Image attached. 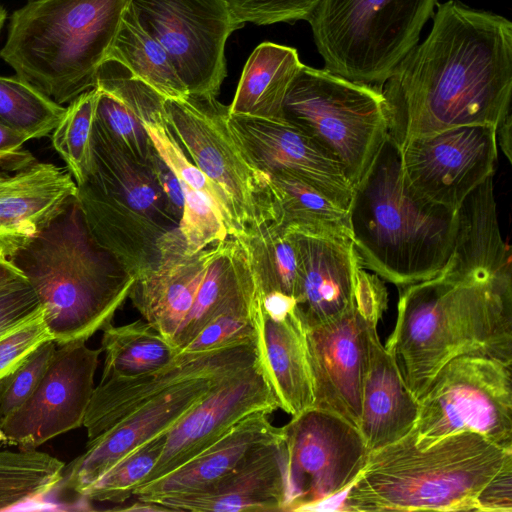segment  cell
<instances>
[{
    "instance_id": "obj_26",
    "label": "cell",
    "mask_w": 512,
    "mask_h": 512,
    "mask_svg": "<svg viewBox=\"0 0 512 512\" xmlns=\"http://www.w3.org/2000/svg\"><path fill=\"white\" fill-rule=\"evenodd\" d=\"M367 325L369 363L358 429L371 452L398 441L413 429L419 402L395 357L381 343L377 326Z\"/></svg>"
},
{
    "instance_id": "obj_4",
    "label": "cell",
    "mask_w": 512,
    "mask_h": 512,
    "mask_svg": "<svg viewBox=\"0 0 512 512\" xmlns=\"http://www.w3.org/2000/svg\"><path fill=\"white\" fill-rule=\"evenodd\" d=\"M353 188L349 220L363 268L398 287L442 271L453 248L457 210L428 200L410 186L400 147L389 134Z\"/></svg>"
},
{
    "instance_id": "obj_56",
    "label": "cell",
    "mask_w": 512,
    "mask_h": 512,
    "mask_svg": "<svg viewBox=\"0 0 512 512\" xmlns=\"http://www.w3.org/2000/svg\"><path fill=\"white\" fill-rule=\"evenodd\" d=\"M28 1H35V0H28Z\"/></svg>"
},
{
    "instance_id": "obj_43",
    "label": "cell",
    "mask_w": 512,
    "mask_h": 512,
    "mask_svg": "<svg viewBox=\"0 0 512 512\" xmlns=\"http://www.w3.org/2000/svg\"><path fill=\"white\" fill-rule=\"evenodd\" d=\"M254 313L228 311L209 321L179 353L204 352L256 340Z\"/></svg>"
},
{
    "instance_id": "obj_52",
    "label": "cell",
    "mask_w": 512,
    "mask_h": 512,
    "mask_svg": "<svg viewBox=\"0 0 512 512\" xmlns=\"http://www.w3.org/2000/svg\"><path fill=\"white\" fill-rule=\"evenodd\" d=\"M26 278L8 260L0 259V292Z\"/></svg>"
},
{
    "instance_id": "obj_45",
    "label": "cell",
    "mask_w": 512,
    "mask_h": 512,
    "mask_svg": "<svg viewBox=\"0 0 512 512\" xmlns=\"http://www.w3.org/2000/svg\"><path fill=\"white\" fill-rule=\"evenodd\" d=\"M354 302L367 324L378 325L387 308V290L378 275L370 274L360 265L355 273Z\"/></svg>"
},
{
    "instance_id": "obj_55",
    "label": "cell",
    "mask_w": 512,
    "mask_h": 512,
    "mask_svg": "<svg viewBox=\"0 0 512 512\" xmlns=\"http://www.w3.org/2000/svg\"><path fill=\"white\" fill-rule=\"evenodd\" d=\"M0 443H6V439H5L1 429H0Z\"/></svg>"
},
{
    "instance_id": "obj_37",
    "label": "cell",
    "mask_w": 512,
    "mask_h": 512,
    "mask_svg": "<svg viewBox=\"0 0 512 512\" xmlns=\"http://www.w3.org/2000/svg\"><path fill=\"white\" fill-rule=\"evenodd\" d=\"M142 122L157 153L177 178L203 194L211 202L222 218L229 236L236 238V229L225 195L185 154L166 122V114Z\"/></svg>"
},
{
    "instance_id": "obj_42",
    "label": "cell",
    "mask_w": 512,
    "mask_h": 512,
    "mask_svg": "<svg viewBox=\"0 0 512 512\" xmlns=\"http://www.w3.org/2000/svg\"><path fill=\"white\" fill-rule=\"evenodd\" d=\"M56 349L54 340L43 343L0 382V420L16 410L33 393Z\"/></svg>"
},
{
    "instance_id": "obj_38",
    "label": "cell",
    "mask_w": 512,
    "mask_h": 512,
    "mask_svg": "<svg viewBox=\"0 0 512 512\" xmlns=\"http://www.w3.org/2000/svg\"><path fill=\"white\" fill-rule=\"evenodd\" d=\"M165 434L155 437L121 458L80 495L94 502L123 504L152 471L163 449Z\"/></svg>"
},
{
    "instance_id": "obj_35",
    "label": "cell",
    "mask_w": 512,
    "mask_h": 512,
    "mask_svg": "<svg viewBox=\"0 0 512 512\" xmlns=\"http://www.w3.org/2000/svg\"><path fill=\"white\" fill-rule=\"evenodd\" d=\"M66 107L16 75L0 76V126L28 140L49 135L62 120Z\"/></svg>"
},
{
    "instance_id": "obj_10",
    "label": "cell",
    "mask_w": 512,
    "mask_h": 512,
    "mask_svg": "<svg viewBox=\"0 0 512 512\" xmlns=\"http://www.w3.org/2000/svg\"><path fill=\"white\" fill-rule=\"evenodd\" d=\"M166 122L190 160L225 195L236 238L276 221L270 175L249 157L216 99H165Z\"/></svg>"
},
{
    "instance_id": "obj_2",
    "label": "cell",
    "mask_w": 512,
    "mask_h": 512,
    "mask_svg": "<svg viewBox=\"0 0 512 512\" xmlns=\"http://www.w3.org/2000/svg\"><path fill=\"white\" fill-rule=\"evenodd\" d=\"M385 348L417 399L438 370L457 356L512 363V276L443 269L431 279L401 287Z\"/></svg>"
},
{
    "instance_id": "obj_28",
    "label": "cell",
    "mask_w": 512,
    "mask_h": 512,
    "mask_svg": "<svg viewBox=\"0 0 512 512\" xmlns=\"http://www.w3.org/2000/svg\"><path fill=\"white\" fill-rule=\"evenodd\" d=\"M493 177L472 190L457 208L453 248L443 269L512 276L510 249L499 229Z\"/></svg>"
},
{
    "instance_id": "obj_8",
    "label": "cell",
    "mask_w": 512,
    "mask_h": 512,
    "mask_svg": "<svg viewBox=\"0 0 512 512\" xmlns=\"http://www.w3.org/2000/svg\"><path fill=\"white\" fill-rule=\"evenodd\" d=\"M438 0H320L310 17L324 69L379 90L418 44Z\"/></svg>"
},
{
    "instance_id": "obj_16",
    "label": "cell",
    "mask_w": 512,
    "mask_h": 512,
    "mask_svg": "<svg viewBox=\"0 0 512 512\" xmlns=\"http://www.w3.org/2000/svg\"><path fill=\"white\" fill-rule=\"evenodd\" d=\"M258 359L256 340L197 353H179L154 371L129 378H108L95 386L83 426L90 442L154 398L187 381L232 375Z\"/></svg>"
},
{
    "instance_id": "obj_33",
    "label": "cell",
    "mask_w": 512,
    "mask_h": 512,
    "mask_svg": "<svg viewBox=\"0 0 512 512\" xmlns=\"http://www.w3.org/2000/svg\"><path fill=\"white\" fill-rule=\"evenodd\" d=\"M238 239L246 247L261 297L278 291L295 298L300 260L294 234L270 221Z\"/></svg>"
},
{
    "instance_id": "obj_46",
    "label": "cell",
    "mask_w": 512,
    "mask_h": 512,
    "mask_svg": "<svg viewBox=\"0 0 512 512\" xmlns=\"http://www.w3.org/2000/svg\"><path fill=\"white\" fill-rule=\"evenodd\" d=\"M41 303L27 280L17 282L0 292V332L28 317Z\"/></svg>"
},
{
    "instance_id": "obj_48",
    "label": "cell",
    "mask_w": 512,
    "mask_h": 512,
    "mask_svg": "<svg viewBox=\"0 0 512 512\" xmlns=\"http://www.w3.org/2000/svg\"><path fill=\"white\" fill-rule=\"evenodd\" d=\"M148 164L168 200L174 216L180 221L184 207V194L179 179L157 151L151 156Z\"/></svg>"
},
{
    "instance_id": "obj_11",
    "label": "cell",
    "mask_w": 512,
    "mask_h": 512,
    "mask_svg": "<svg viewBox=\"0 0 512 512\" xmlns=\"http://www.w3.org/2000/svg\"><path fill=\"white\" fill-rule=\"evenodd\" d=\"M512 363L465 354L445 363L418 398V447L472 431L512 449Z\"/></svg>"
},
{
    "instance_id": "obj_40",
    "label": "cell",
    "mask_w": 512,
    "mask_h": 512,
    "mask_svg": "<svg viewBox=\"0 0 512 512\" xmlns=\"http://www.w3.org/2000/svg\"><path fill=\"white\" fill-rule=\"evenodd\" d=\"M179 181L184 194L179 231L185 243L186 254H196L207 246L230 237L222 218L211 202L185 182Z\"/></svg>"
},
{
    "instance_id": "obj_39",
    "label": "cell",
    "mask_w": 512,
    "mask_h": 512,
    "mask_svg": "<svg viewBox=\"0 0 512 512\" xmlns=\"http://www.w3.org/2000/svg\"><path fill=\"white\" fill-rule=\"evenodd\" d=\"M97 89L96 118L128 153L148 163L156 149L139 116L112 93Z\"/></svg>"
},
{
    "instance_id": "obj_1",
    "label": "cell",
    "mask_w": 512,
    "mask_h": 512,
    "mask_svg": "<svg viewBox=\"0 0 512 512\" xmlns=\"http://www.w3.org/2000/svg\"><path fill=\"white\" fill-rule=\"evenodd\" d=\"M432 28L382 86L389 136L410 140L511 112L512 22L458 0L437 3Z\"/></svg>"
},
{
    "instance_id": "obj_23",
    "label": "cell",
    "mask_w": 512,
    "mask_h": 512,
    "mask_svg": "<svg viewBox=\"0 0 512 512\" xmlns=\"http://www.w3.org/2000/svg\"><path fill=\"white\" fill-rule=\"evenodd\" d=\"M286 452L284 436L247 455L233 470L210 486L156 503L169 511H284Z\"/></svg>"
},
{
    "instance_id": "obj_7",
    "label": "cell",
    "mask_w": 512,
    "mask_h": 512,
    "mask_svg": "<svg viewBox=\"0 0 512 512\" xmlns=\"http://www.w3.org/2000/svg\"><path fill=\"white\" fill-rule=\"evenodd\" d=\"M76 198L93 238L135 280L159 263V241L179 227L150 165L119 145L96 116L90 166Z\"/></svg>"
},
{
    "instance_id": "obj_47",
    "label": "cell",
    "mask_w": 512,
    "mask_h": 512,
    "mask_svg": "<svg viewBox=\"0 0 512 512\" xmlns=\"http://www.w3.org/2000/svg\"><path fill=\"white\" fill-rule=\"evenodd\" d=\"M477 511H512V463L506 465L482 490Z\"/></svg>"
},
{
    "instance_id": "obj_32",
    "label": "cell",
    "mask_w": 512,
    "mask_h": 512,
    "mask_svg": "<svg viewBox=\"0 0 512 512\" xmlns=\"http://www.w3.org/2000/svg\"><path fill=\"white\" fill-rule=\"evenodd\" d=\"M106 58L121 62L165 99L189 97L166 51L139 26L126 6Z\"/></svg>"
},
{
    "instance_id": "obj_5",
    "label": "cell",
    "mask_w": 512,
    "mask_h": 512,
    "mask_svg": "<svg viewBox=\"0 0 512 512\" xmlns=\"http://www.w3.org/2000/svg\"><path fill=\"white\" fill-rule=\"evenodd\" d=\"M512 449L464 431L426 448L411 432L371 451L354 482L341 494L338 511H477L486 485L508 464Z\"/></svg>"
},
{
    "instance_id": "obj_14",
    "label": "cell",
    "mask_w": 512,
    "mask_h": 512,
    "mask_svg": "<svg viewBox=\"0 0 512 512\" xmlns=\"http://www.w3.org/2000/svg\"><path fill=\"white\" fill-rule=\"evenodd\" d=\"M102 350L85 342L57 346L33 393L0 420L6 443L37 449L56 436L83 426Z\"/></svg>"
},
{
    "instance_id": "obj_34",
    "label": "cell",
    "mask_w": 512,
    "mask_h": 512,
    "mask_svg": "<svg viewBox=\"0 0 512 512\" xmlns=\"http://www.w3.org/2000/svg\"><path fill=\"white\" fill-rule=\"evenodd\" d=\"M65 463L37 449L0 450V511L22 510L57 490Z\"/></svg>"
},
{
    "instance_id": "obj_25",
    "label": "cell",
    "mask_w": 512,
    "mask_h": 512,
    "mask_svg": "<svg viewBox=\"0 0 512 512\" xmlns=\"http://www.w3.org/2000/svg\"><path fill=\"white\" fill-rule=\"evenodd\" d=\"M270 414V411L261 410L243 417L186 463L137 486L133 496L156 503L166 497L188 494L210 486L255 449L283 438V428L271 423Z\"/></svg>"
},
{
    "instance_id": "obj_12",
    "label": "cell",
    "mask_w": 512,
    "mask_h": 512,
    "mask_svg": "<svg viewBox=\"0 0 512 512\" xmlns=\"http://www.w3.org/2000/svg\"><path fill=\"white\" fill-rule=\"evenodd\" d=\"M139 26L156 40L188 90L213 100L227 75L225 45L242 22L227 0H126Z\"/></svg>"
},
{
    "instance_id": "obj_19",
    "label": "cell",
    "mask_w": 512,
    "mask_h": 512,
    "mask_svg": "<svg viewBox=\"0 0 512 512\" xmlns=\"http://www.w3.org/2000/svg\"><path fill=\"white\" fill-rule=\"evenodd\" d=\"M234 375L236 374L190 380L147 402L112 428L87 442L85 451L65 465L57 488L79 496L128 453L145 442L166 434L217 385Z\"/></svg>"
},
{
    "instance_id": "obj_30",
    "label": "cell",
    "mask_w": 512,
    "mask_h": 512,
    "mask_svg": "<svg viewBox=\"0 0 512 512\" xmlns=\"http://www.w3.org/2000/svg\"><path fill=\"white\" fill-rule=\"evenodd\" d=\"M277 218L287 232L352 239L349 211L283 173L269 174Z\"/></svg>"
},
{
    "instance_id": "obj_49",
    "label": "cell",
    "mask_w": 512,
    "mask_h": 512,
    "mask_svg": "<svg viewBox=\"0 0 512 512\" xmlns=\"http://www.w3.org/2000/svg\"><path fill=\"white\" fill-rule=\"evenodd\" d=\"M296 306L295 298L282 292L273 291L261 299L263 311L273 320H281L290 314Z\"/></svg>"
},
{
    "instance_id": "obj_9",
    "label": "cell",
    "mask_w": 512,
    "mask_h": 512,
    "mask_svg": "<svg viewBox=\"0 0 512 512\" xmlns=\"http://www.w3.org/2000/svg\"><path fill=\"white\" fill-rule=\"evenodd\" d=\"M283 118L314 138L341 165L353 187L389 132L381 90L304 64L287 90Z\"/></svg>"
},
{
    "instance_id": "obj_44",
    "label": "cell",
    "mask_w": 512,
    "mask_h": 512,
    "mask_svg": "<svg viewBox=\"0 0 512 512\" xmlns=\"http://www.w3.org/2000/svg\"><path fill=\"white\" fill-rule=\"evenodd\" d=\"M244 23L268 25L308 20L320 0H227Z\"/></svg>"
},
{
    "instance_id": "obj_27",
    "label": "cell",
    "mask_w": 512,
    "mask_h": 512,
    "mask_svg": "<svg viewBox=\"0 0 512 512\" xmlns=\"http://www.w3.org/2000/svg\"><path fill=\"white\" fill-rule=\"evenodd\" d=\"M253 321L258 359L279 402L292 417L313 407L314 395L305 329L295 309L271 319L258 304Z\"/></svg>"
},
{
    "instance_id": "obj_31",
    "label": "cell",
    "mask_w": 512,
    "mask_h": 512,
    "mask_svg": "<svg viewBox=\"0 0 512 512\" xmlns=\"http://www.w3.org/2000/svg\"><path fill=\"white\" fill-rule=\"evenodd\" d=\"M104 366L100 380L136 377L168 364L177 354L174 347L149 323L137 320L103 330Z\"/></svg>"
},
{
    "instance_id": "obj_17",
    "label": "cell",
    "mask_w": 512,
    "mask_h": 512,
    "mask_svg": "<svg viewBox=\"0 0 512 512\" xmlns=\"http://www.w3.org/2000/svg\"><path fill=\"white\" fill-rule=\"evenodd\" d=\"M277 409H280L279 402L257 359L250 368L217 385L165 434L161 454L141 484L186 463L243 417L261 410L273 413Z\"/></svg>"
},
{
    "instance_id": "obj_21",
    "label": "cell",
    "mask_w": 512,
    "mask_h": 512,
    "mask_svg": "<svg viewBox=\"0 0 512 512\" xmlns=\"http://www.w3.org/2000/svg\"><path fill=\"white\" fill-rule=\"evenodd\" d=\"M228 123L261 170L290 175L349 209L354 188L341 165L301 128L284 118L229 114Z\"/></svg>"
},
{
    "instance_id": "obj_54",
    "label": "cell",
    "mask_w": 512,
    "mask_h": 512,
    "mask_svg": "<svg viewBox=\"0 0 512 512\" xmlns=\"http://www.w3.org/2000/svg\"><path fill=\"white\" fill-rule=\"evenodd\" d=\"M7 17V11L4 8V6L0 3V34L2 32Z\"/></svg>"
},
{
    "instance_id": "obj_36",
    "label": "cell",
    "mask_w": 512,
    "mask_h": 512,
    "mask_svg": "<svg viewBox=\"0 0 512 512\" xmlns=\"http://www.w3.org/2000/svg\"><path fill=\"white\" fill-rule=\"evenodd\" d=\"M98 89L74 99L52 131V144L67 165L76 184L86 176L91 161V136L96 114Z\"/></svg>"
},
{
    "instance_id": "obj_18",
    "label": "cell",
    "mask_w": 512,
    "mask_h": 512,
    "mask_svg": "<svg viewBox=\"0 0 512 512\" xmlns=\"http://www.w3.org/2000/svg\"><path fill=\"white\" fill-rule=\"evenodd\" d=\"M314 403L359 427L369 363L368 325L355 304L340 316L305 330Z\"/></svg>"
},
{
    "instance_id": "obj_15",
    "label": "cell",
    "mask_w": 512,
    "mask_h": 512,
    "mask_svg": "<svg viewBox=\"0 0 512 512\" xmlns=\"http://www.w3.org/2000/svg\"><path fill=\"white\" fill-rule=\"evenodd\" d=\"M497 146L492 125L459 126L416 138L400 148L403 175L421 196L457 210L495 174Z\"/></svg>"
},
{
    "instance_id": "obj_24",
    "label": "cell",
    "mask_w": 512,
    "mask_h": 512,
    "mask_svg": "<svg viewBox=\"0 0 512 512\" xmlns=\"http://www.w3.org/2000/svg\"><path fill=\"white\" fill-rule=\"evenodd\" d=\"M293 234L300 260L295 314L309 330L355 304V273L360 262L351 238Z\"/></svg>"
},
{
    "instance_id": "obj_50",
    "label": "cell",
    "mask_w": 512,
    "mask_h": 512,
    "mask_svg": "<svg viewBox=\"0 0 512 512\" xmlns=\"http://www.w3.org/2000/svg\"><path fill=\"white\" fill-rule=\"evenodd\" d=\"M511 112L508 113L496 126V140L509 163L512 161Z\"/></svg>"
},
{
    "instance_id": "obj_22",
    "label": "cell",
    "mask_w": 512,
    "mask_h": 512,
    "mask_svg": "<svg viewBox=\"0 0 512 512\" xmlns=\"http://www.w3.org/2000/svg\"><path fill=\"white\" fill-rule=\"evenodd\" d=\"M220 242L188 255L178 227L159 241V263L133 284V306L173 347Z\"/></svg>"
},
{
    "instance_id": "obj_20",
    "label": "cell",
    "mask_w": 512,
    "mask_h": 512,
    "mask_svg": "<svg viewBox=\"0 0 512 512\" xmlns=\"http://www.w3.org/2000/svg\"><path fill=\"white\" fill-rule=\"evenodd\" d=\"M72 174L20 148L0 157V259L9 260L76 196Z\"/></svg>"
},
{
    "instance_id": "obj_41",
    "label": "cell",
    "mask_w": 512,
    "mask_h": 512,
    "mask_svg": "<svg viewBox=\"0 0 512 512\" xmlns=\"http://www.w3.org/2000/svg\"><path fill=\"white\" fill-rule=\"evenodd\" d=\"M54 340L45 322L43 305L0 332V382L40 345Z\"/></svg>"
},
{
    "instance_id": "obj_3",
    "label": "cell",
    "mask_w": 512,
    "mask_h": 512,
    "mask_svg": "<svg viewBox=\"0 0 512 512\" xmlns=\"http://www.w3.org/2000/svg\"><path fill=\"white\" fill-rule=\"evenodd\" d=\"M8 261L38 296L57 346L110 325L135 282L93 238L76 196Z\"/></svg>"
},
{
    "instance_id": "obj_13",
    "label": "cell",
    "mask_w": 512,
    "mask_h": 512,
    "mask_svg": "<svg viewBox=\"0 0 512 512\" xmlns=\"http://www.w3.org/2000/svg\"><path fill=\"white\" fill-rule=\"evenodd\" d=\"M286 452L284 511H312L345 491L364 468L370 450L358 428L310 408L282 427Z\"/></svg>"
},
{
    "instance_id": "obj_51",
    "label": "cell",
    "mask_w": 512,
    "mask_h": 512,
    "mask_svg": "<svg viewBox=\"0 0 512 512\" xmlns=\"http://www.w3.org/2000/svg\"><path fill=\"white\" fill-rule=\"evenodd\" d=\"M28 139L0 126V157L23 147Z\"/></svg>"
},
{
    "instance_id": "obj_53",
    "label": "cell",
    "mask_w": 512,
    "mask_h": 512,
    "mask_svg": "<svg viewBox=\"0 0 512 512\" xmlns=\"http://www.w3.org/2000/svg\"><path fill=\"white\" fill-rule=\"evenodd\" d=\"M115 511H132V512H157V511H169L168 508L154 502H148L139 500L136 498V501L130 503L128 505L120 504L118 507L112 508Z\"/></svg>"
},
{
    "instance_id": "obj_6",
    "label": "cell",
    "mask_w": 512,
    "mask_h": 512,
    "mask_svg": "<svg viewBox=\"0 0 512 512\" xmlns=\"http://www.w3.org/2000/svg\"><path fill=\"white\" fill-rule=\"evenodd\" d=\"M126 0H35L10 18L0 59L56 103L95 88Z\"/></svg>"
},
{
    "instance_id": "obj_29",
    "label": "cell",
    "mask_w": 512,
    "mask_h": 512,
    "mask_svg": "<svg viewBox=\"0 0 512 512\" xmlns=\"http://www.w3.org/2000/svg\"><path fill=\"white\" fill-rule=\"evenodd\" d=\"M302 65L295 48L261 43L245 63L228 114L283 119L287 90Z\"/></svg>"
}]
</instances>
